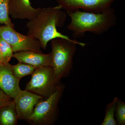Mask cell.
I'll return each instance as SVG.
<instances>
[{
  "label": "cell",
  "instance_id": "cell-9",
  "mask_svg": "<svg viewBox=\"0 0 125 125\" xmlns=\"http://www.w3.org/2000/svg\"><path fill=\"white\" fill-rule=\"evenodd\" d=\"M20 81L14 75L9 62L0 63V89L13 101L22 90Z\"/></svg>",
  "mask_w": 125,
  "mask_h": 125
},
{
  "label": "cell",
  "instance_id": "cell-16",
  "mask_svg": "<svg viewBox=\"0 0 125 125\" xmlns=\"http://www.w3.org/2000/svg\"><path fill=\"white\" fill-rule=\"evenodd\" d=\"M0 51L2 62H9L13 57V52L10 45L1 38H0Z\"/></svg>",
  "mask_w": 125,
  "mask_h": 125
},
{
  "label": "cell",
  "instance_id": "cell-18",
  "mask_svg": "<svg viewBox=\"0 0 125 125\" xmlns=\"http://www.w3.org/2000/svg\"><path fill=\"white\" fill-rule=\"evenodd\" d=\"M0 100L11 101V99L6 95L3 91L0 89Z\"/></svg>",
  "mask_w": 125,
  "mask_h": 125
},
{
  "label": "cell",
  "instance_id": "cell-5",
  "mask_svg": "<svg viewBox=\"0 0 125 125\" xmlns=\"http://www.w3.org/2000/svg\"><path fill=\"white\" fill-rule=\"evenodd\" d=\"M60 83L56 80L51 66H40L32 74L25 90L46 99L54 93Z\"/></svg>",
  "mask_w": 125,
  "mask_h": 125
},
{
  "label": "cell",
  "instance_id": "cell-14",
  "mask_svg": "<svg viewBox=\"0 0 125 125\" xmlns=\"http://www.w3.org/2000/svg\"><path fill=\"white\" fill-rule=\"evenodd\" d=\"M117 98L115 97L111 103L108 104L105 109V115L101 125H116L115 119V113L116 109Z\"/></svg>",
  "mask_w": 125,
  "mask_h": 125
},
{
  "label": "cell",
  "instance_id": "cell-17",
  "mask_svg": "<svg viewBox=\"0 0 125 125\" xmlns=\"http://www.w3.org/2000/svg\"><path fill=\"white\" fill-rule=\"evenodd\" d=\"M117 124L118 125H125V104L117 99L115 113Z\"/></svg>",
  "mask_w": 125,
  "mask_h": 125
},
{
  "label": "cell",
  "instance_id": "cell-7",
  "mask_svg": "<svg viewBox=\"0 0 125 125\" xmlns=\"http://www.w3.org/2000/svg\"><path fill=\"white\" fill-rule=\"evenodd\" d=\"M66 13L82 9L85 11L99 13L109 8L116 0H56Z\"/></svg>",
  "mask_w": 125,
  "mask_h": 125
},
{
  "label": "cell",
  "instance_id": "cell-10",
  "mask_svg": "<svg viewBox=\"0 0 125 125\" xmlns=\"http://www.w3.org/2000/svg\"><path fill=\"white\" fill-rule=\"evenodd\" d=\"M40 8L32 7L30 0H10L9 14L15 19L31 20L36 17Z\"/></svg>",
  "mask_w": 125,
  "mask_h": 125
},
{
  "label": "cell",
  "instance_id": "cell-8",
  "mask_svg": "<svg viewBox=\"0 0 125 125\" xmlns=\"http://www.w3.org/2000/svg\"><path fill=\"white\" fill-rule=\"evenodd\" d=\"M42 99V97L36 94L21 90L13 101L18 119L28 120L32 114L35 105Z\"/></svg>",
  "mask_w": 125,
  "mask_h": 125
},
{
  "label": "cell",
  "instance_id": "cell-1",
  "mask_svg": "<svg viewBox=\"0 0 125 125\" xmlns=\"http://www.w3.org/2000/svg\"><path fill=\"white\" fill-rule=\"evenodd\" d=\"M66 16L67 13L58 5L40 8L36 17L26 24L27 35L38 40L43 49H46L49 41L55 39L72 40L57 30V28L62 27L64 24Z\"/></svg>",
  "mask_w": 125,
  "mask_h": 125
},
{
  "label": "cell",
  "instance_id": "cell-13",
  "mask_svg": "<svg viewBox=\"0 0 125 125\" xmlns=\"http://www.w3.org/2000/svg\"><path fill=\"white\" fill-rule=\"evenodd\" d=\"M11 67L14 75L20 80L25 76L32 74L37 68L31 65L20 62L16 64L11 65Z\"/></svg>",
  "mask_w": 125,
  "mask_h": 125
},
{
  "label": "cell",
  "instance_id": "cell-12",
  "mask_svg": "<svg viewBox=\"0 0 125 125\" xmlns=\"http://www.w3.org/2000/svg\"><path fill=\"white\" fill-rule=\"evenodd\" d=\"M18 120L14 101L0 107V125H15Z\"/></svg>",
  "mask_w": 125,
  "mask_h": 125
},
{
  "label": "cell",
  "instance_id": "cell-20",
  "mask_svg": "<svg viewBox=\"0 0 125 125\" xmlns=\"http://www.w3.org/2000/svg\"><path fill=\"white\" fill-rule=\"evenodd\" d=\"M2 62V58H1V54L0 51V63Z\"/></svg>",
  "mask_w": 125,
  "mask_h": 125
},
{
  "label": "cell",
  "instance_id": "cell-11",
  "mask_svg": "<svg viewBox=\"0 0 125 125\" xmlns=\"http://www.w3.org/2000/svg\"><path fill=\"white\" fill-rule=\"evenodd\" d=\"M12 57L16 59L19 62L31 65L36 68L40 66H51V53L44 54L32 51H25L15 52Z\"/></svg>",
  "mask_w": 125,
  "mask_h": 125
},
{
  "label": "cell",
  "instance_id": "cell-15",
  "mask_svg": "<svg viewBox=\"0 0 125 125\" xmlns=\"http://www.w3.org/2000/svg\"><path fill=\"white\" fill-rule=\"evenodd\" d=\"M10 0H0V24L14 28V25L9 17Z\"/></svg>",
  "mask_w": 125,
  "mask_h": 125
},
{
  "label": "cell",
  "instance_id": "cell-4",
  "mask_svg": "<svg viewBox=\"0 0 125 125\" xmlns=\"http://www.w3.org/2000/svg\"><path fill=\"white\" fill-rule=\"evenodd\" d=\"M65 88L64 84L59 83L54 93L45 100L42 99L36 104L27 121L34 125H54L59 116L58 104Z\"/></svg>",
  "mask_w": 125,
  "mask_h": 125
},
{
  "label": "cell",
  "instance_id": "cell-6",
  "mask_svg": "<svg viewBox=\"0 0 125 125\" xmlns=\"http://www.w3.org/2000/svg\"><path fill=\"white\" fill-rule=\"evenodd\" d=\"M0 38L10 45L13 52L32 51L42 53L40 42L37 39L22 34L9 26H0Z\"/></svg>",
  "mask_w": 125,
  "mask_h": 125
},
{
  "label": "cell",
  "instance_id": "cell-3",
  "mask_svg": "<svg viewBox=\"0 0 125 125\" xmlns=\"http://www.w3.org/2000/svg\"><path fill=\"white\" fill-rule=\"evenodd\" d=\"M77 45L84 47L87 44L73 39L56 38L52 40L51 66L58 83L62 78L69 75L73 68Z\"/></svg>",
  "mask_w": 125,
  "mask_h": 125
},
{
  "label": "cell",
  "instance_id": "cell-2",
  "mask_svg": "<svg viewBox=\"0 0 125 125\" xmlns=\"http://www.w3.org/2000/svg\"><path fill=\"white\" fill-rule=\"evenodd\" d=\"M115 9L111 7L99 13L82 11L79 10L67 13L71 19L67 29L74 38L83 37L87 32L102 34L116 24L117 17Z\"/></svg>",
  "mask_w": 125,
  "mask_h": 125
},
{
  "label": "cell",
  "instance_id": "cell-19",
  "mask_svg": "<svg viewBox=\"0 0 125 125\" xmlns=\"http://www.w3.org/2000/svg\"><path fill=\"white\" fill-rule=\"evenodd\" d=\"M11 101H7V100H0V107L2 106L6 105Z\"/></svg>",
  "mask_w": 125,
  "mask_h": 125
}]
</instances>
